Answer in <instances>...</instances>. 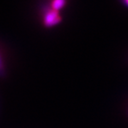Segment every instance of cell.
<instances>
[{
    "mask_svg": "<svg viewBox=\"0 0 128 128\" xmlns=\"http://www.w3.org/2000/svg\"><path fill=\"white\" fill-rule=\"evenodd\" d=\"M61 21V17L59 12L50 10L46 12L44 16V24L47 27H51L60 23Z\"/></svg>",
    "mask_w": 128,
    "mask_h": 128,
    "instance_id": "6da1fadb",
    "label": "cell"
},
{
    "mask_svg": "<svg viewBox=\"0 0 128 128\" xmlns=\"http://www.w3.org/2000/svg\"><path fill=\"white\" fill-rule=\"evenodd\" d=\"M66 2L63 1V0H56V1H53L52 2V10L59 12L60 10L65 6Z\"/></svg>",
    "mask_w": 128,
    "mask_h": 128,
    "instance_id": "7a4b0ae2",
    "label": "cell"
},
{
    "mask_svg": "<svg viewBox=\"0 0 128 128\" xmlns=\"http://www.w3.org/2000/svg\"><path fill=\"white\" fill-rule=\"evenodd\" d=\"M4 72V66H3V62L2 60L1 55H0V75H2Z\"/></svg>",
    "mask_w": 128,
    "mask_h": 128,
    "instance_id": "3957f363",
    "label": "cell"
},
{
    "mask_svg": "<svg viewBox=\"0 0 128 128\" xmlns=\"http://www.w3.org/2000/svg\"><path fill=\"white\" fill-rule=\"evenodd\" d=\"M124 3H125V4H126V5L128 6V1H125V2H124Z\"/></svg>",
    "mask_w": 128,
    "mask_h": 128,
    "instance_id": "277c9868",
    "label": "cell"
}]
</instances>
